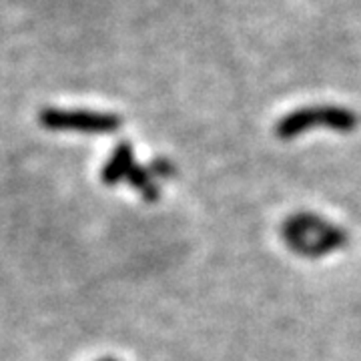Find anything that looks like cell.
I'll return each mask as SVG.
<instances>
[{
    "label": "cell",
    "mask_w": 361,
    "mask_h": 361,
    "mask_svg": "<svg viewBox=\"0 0 361 361\" xmlns=\"http://www.w3.org/2000/svg\"><path fill=\"white\" fill-rule=\"evenodd\" d=\"M39 123L49 130H73L87 135H113L123 127V118L113 113L63 111V109L40 111Z\"/></svg>",
    "instance_id": "6da1fadb"
},
{
    "label": "cell",
    "mask_w": 361,
    "mask_h": 361,
    "mask_svg": "<svg viewBox=\"0 0 361 361\" xmlns=\"http://www.w3.org/2000/svg\"><path fill=\"white\" fill-rule=\"evenodd\" d=\"M319 123L337 130H351L357 125V116L348 109H339V106L301 109V111H295V113L285 116L277 125V135L289 139V137H295L299 133L307 130L311 125H319Z\"/></svg>",
    "instance_id": "7a4b0ae2"
},
{
    "label": "cell",
    "mask_w": 361,
    "mask_h": 361,
    "mask_svg": "<svg viewBox=\"0 0 361 361\" xmlns=\"http://www.w3.org/2000/svg\"><path fill=\"white\" fill-rule=\"evenodd\" d=\"M133 167H135V157H133L130 145L127 141L118 142L111 161L101 171V180L104 185H116L118 180L127 179V175Z\"/></svg>",
    "instance_id": "3957f363"
},
{
    "label": "cell",
    "mask_w": 361,
    "mask_h": 361,
    "mask_svg": "<svg viewBox=\"0 0 361 361\" xmlns=\"http://www.w3.org/2000/svg\"><path fill=\"white\" fill-rule=\"evenodd\" d=\"M103 361H115V360H103Z\"/></svg>",
    "instance_id": "277c9868"
}]
</instances>
